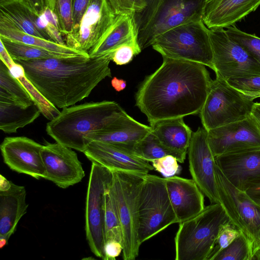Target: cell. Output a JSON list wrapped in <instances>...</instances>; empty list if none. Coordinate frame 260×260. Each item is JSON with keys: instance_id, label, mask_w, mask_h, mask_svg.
<instances>
[{"instance_id": "cell-10", "label": "cell", "mask_w": 260, "mask_h": 260, "mask_svg": "<svg viewBox=\"0 0 260 260\" xmlns=\"http://www.w3.org/2000/svg\"><path fill=\"white\" fill-rule=\"evenodd\" d=\"M112 180V172L92 162L85 204L86 238L91 252L105 260L104 213L105 193Z\"/></svg>"}, {"instance_id": "cell-44", "label": "cell", "mask_w": 260, "mask_h": 260, "mask_svg": "<svg viewBox=\"0 0 260 260\" xmlns=\"http://www.w3.org/2000/svg\"><path fill=\"white\" fill-rule=\"evenodd\" d=\"M90 1L91 0H72L74 19L73 32L78 28L81 20L87 9Z\"/></svg>"}, {"instance_id": "cell-31", "label": "cell", "mask_w": 260, "mask_h": 260, "mask_svg": "<svg viewBox=\"0 0 260 260\" xmlns=\"http://www.w3.org/2000/svg\"><path fill=\"white\" fill-rule=\"evenodd\" d=\"M8 68L11 74L23 85L46 118L51 120L59 114L60 111L57 107L48 102L27 78L21 64L14 61Z\"/></svg>"}, {"instance_id": "cell-33", "label": "cell", "mask_w": 260, "mask_h": 260, "mask_svg": "<svg viewBox=\"0 0 260 260\" xmlns=\"http://www.w3.org/2000/svg\"><path fill=\"white\" fill-rule=\"evenodd\" d=\"M132 151L149 162L167 155H172L171 152L160 143L151 131L134 146Z\"/></svg>"}, {"instance_id": "cell-45", "label": "cell", "mask_w": 260, "mask_h": 260, "mask_svg": "<svg viewBox=\"0 0 260 260\" xmlns=\"http://www.w3.org/2000/svg\"><path fill=\"white\" fill-rule=\"evenodd\" d=\"M122 244L115 240L106 241L104 245L105 260H115L122 252Z\"/></svg>"}, {"instance_id": "cell-48", "label": "cell", "mask_w": 260, "mask_h": 260, "mask_svg": "<svg viewBox=\"0 0 260 260\" xmlns=\"http://www.w3.org/2000/svg\"><path fill=\"white\" fill-rule=\"evenodd\" d=\"M0 59L6 66L9 68V66L14 62V60L12 59L5 47L3 45V43L0 41Z\"/></svg>"}, {"instance_id": "cell-1", "label": "cell", "mask_w": 260, "mask_h": 260, "mask_svg": "<svg viewBox=\"0 0 260 260\" xmlns=\"http://www.w3.org/2000/svg\"><path fill=\"white\" fill-rule=\"evenodd\" d=\"M162 58L161 65L145 78L136 94V106L150 124L199 114L212 81L202 63Z\"/></svg>"}, {"instance_id": "cell-27", "label": "cell", "mask_w": 260, "mask_h": 260, "mask_svg": "<svg viewBox=\"0 0 260 260\" xmlns=\"http://www.w3.org/2000/svg\"><path fill=\"white\" fill-rule=\"evenodd\" d=\"M41 113L35 103L25 106L0 96V129L6 133H16L33 122Z\"/></svg>"}, {"instance_id": "cell-8", "label": "cell", "mask_w": 260, "mask_h": 260, "mask_svg": "<svg viewBox=\"0 0 260 260\" xmlns=\"http://www.w3.org/2000/svg\"><path fill=\"white\" fill-rule=\"evenodd\" d=\"M253 104L226 80L216 76L199 113L203 127L208 131L245 119L251 115Z\"/></svg>"}, {"instance_id": "cell-2", "label": "cell", "mask_w": 260, "mask_h": 260, "mask_svg": "<svg viewBox=\"0 0 260 260\" xmlns=\"http://www.w3.org/2000/svg\"><path fill=\"white\" fill-rule=\"evenodd\" d=\"M112 57V54L79 55L14 61L23 67L27 78L48 102L63 109L88 97L100 82L111 77Z\"/></svg>"}, {"instance_id": "cell-39", "label": "cell", "mask_w": 260, "mask_h": 260, "mask_svg": "<svg viewBox=\"0 0 260 260\" xmlns=\"http://www.w3.org/2000/svg\"><path fill=\"white\" fill-rule=\"evenodd\" d=\"M42 27L50 40L61 45H66L60 30L57 17L49 6H46L40 14Z\"/></svg>"}, {"instance_id": "cell-23", "label": "cell", "mask_w": 260, "mask_h": 260, "mask_svg": "<svg viewBox=\"0 0 260 260\" xmlns=\"http://www.w3.org/2000/svg\"><path fill=\"white\" fill-rule=\"evenodd\" d=\"M151 132L179 162L186 158L192 131L183 117L162 119L150 124Z\"/></svg>"}, {"instance_id": "cell-25", "label": "cell", "mask_w": 260, "mask_h": 260, "mask_svg": "<svg viewBox=\"0 0 260 260\" xmlns=\"http://www.w3.org/2000/svg\"><path fill=\"white\" fill-rule=\"evenodd\" d=\"M0 15L23 32L50 40L41 28L40 14L23 0H1Z\"/></svg>"}, {"instance_id": "cell-43", "label": "cell", "mask_w": 260, "mask_h": 260, "mask_svg": "<svg viewBox=\"0 0 260 260\" xmlns=\"http://www.w3.org/2000/svg\"><path fill=\"white\" fill-rule=\"evenodd\" d=\"M117 15L123 13H139L146 7L143 0H108Z\"/></svg>"}, {"instance_id": "cell-22", "label": "cell", "mask_w": 260, "mask_h": 260, "mask_svg": "<svg viewBox=\"0 0 260 260\" xmlns=\"http://www.w3.org/2000/svg\"><path fill=\"white\" fill-rule=\"evenodd\" d=\"M216 164L237 187L245 190L260 183V151L215 157Z\"/></svg>"}, {"instance_id": "cell-20", "label": "cell", "mask_w": 260, "mask_h": 260, "mask_svg": "<svg viewBox=\"0 0 260 260\" xmlns=\"http://www.w3.org/2000/svg\"><path fill=\"white\" fill-rule=\"evenodd\" d=\"M151 131L150 126L142 124L126 112L102 128L89 133L85 138L88 143L99 141L116 144L131 150Z\"/></svg>"}, {"instance_id": "cell-52", "label": "cell", "mask_w": 260, "mask_h": 260, "mask_svg": "<svg viewBox=\"0 0 260 260\" xmlns=\"http://www.w3.org/2000/svg\"><path fill=\"white\" fill-rule=\"evenodd\" d=\"M251 260H260V247L253 252Z\"/></svg>"}, {"instance_id": "cell-35", "label": "cell", "mask_w": 260, "mask_h": 260, "mask_svg": "<svg viewBox=\"0 0 260 260\" xmlns=\"http://www.w3.org/2000/svg\"><path fill=\"white\" fill-rule=\"evenodd\" d=\"M225 30L228 36L241 46L260 64V38L231 26Z\"/></svg>"}, {"instance_id": "cell-37", "label": "cell", "mask_w": 260, "mask_h": 260, "mask_svg": "<svg viewBox=\"0 0 260 260\" xmlns=\"http://www.w3.org/2000/svg\"><path fill=\"white\" fill-rule=\"evenodd\" d=\"M226 81L251 101L260 98V75L231 78Z\"/></svg>"}, {"instance_id": "cell-11", "label": "cell", "mask_w": 260, "mask_h": 260, "mask_svg": "<svg viewBox=\"0 0 260 260\" xmlns=\"http://www.w3.org/2000/svg\"><path fill=\"white\" fill-rule=\"evenodd\" d=\"M213 71L225 80L231 78L260 75V64L223 28L209 29Z\"/></svg>"}, {"instance_id": "cell-13", "label": "cell", "mask_w": 260, "mask_h": 260, "mask_svg": "<svg viewBox=\"0 0 260 260\" xmlns=\"http://www.w3.org/2000/svg\"><path fill=\"white\" fill-rule=\"evenodd\" d=\"M215 157L260 151V131L251 116L207 131Z\"/></svg>"}, {"instance_id": "cell-51", "label": "cell", "mask_w": 260, "mask_h": 260, "mask_svg": "<svg viewBox=\"0 0 260 260\" xmlns=\"http://www.w3.org/2000/svg\"><path fill=\"white\" fill-rule=\"evenodd\" d=\"M11 185V181L7 180L2 174L0 175V191H4L9 189Z\"/></svg>"}, {"instance_id": "cell-14", "label": "cell", "mask_w": 260, "mask_h": 260, "mask_svg": "<svg viewBox=\"0 0 260 260\" xmlns=\"http://www.w3.org/2000/svg\"><path fill=\"white\" fill-rule=\"evenodd\" d=\"M206 0H164L150 26L138 39L142 49L161 34L178 26L202 19Z\"/></svg>"}, {"instance_id": "cell-3", "label": "cell", "mask_w": 260, "mask_h": 260, "mask_svg": "<svg viewBox=\"0 0 260 260\" xmlns=\"http://www.w3.org/2000/svg\"><path fill=\"white\" fill-rule=\"evenodd\" d=\"M125 111L114 101L88 102L64 108L46 125L56 142L83 152L87 135L116 119Z\"/></svg>"}, {"instance_id": "cell-49", "label": "cell", "mask_w": 260, "mask_h": 260, "mask_svg": "<svg viewBox=\"0 0 260 260\" xmlns=\"http://www.w3.org/2000/svg\"><path fill=\"white\" fill-rule=\"evenodd\" d=\"M251 116L254 120L260 131V103H254L251 112Z\"/></svg>"}, {"instance_id": "cell-41", "label": "cell", "mask_w": 260, "mask_h": 260, "mask_svg": "<svg viewBox=\"0 0 260 260\" xmlns=\"http://www.w3.org/2000/svg\"><path fill=\"white\" fill-rule=\"evenodd\" d=\"M141 51L138 36H136L116 49L112 53V60L117 65L126 64L129 63L134 57Z\"/></svg>"}, {"instance_id": "cell-24", "label": "cell", "mask_w": 260, "mask_h": 260, "mask_svg": "<svg viewBox=\"0 0 260 260\" xmlns=\"http://www.w3.org/2000/svg\"><path fill=\"white\" fill-rule=\"evenodd\" d=\"M26 197L25 187L12 182L9 189L0 191V239L8 242L16 231L19 221L27 212Z\"/></svg>"}, {"instance_id": "cell-16", "label": "cell", "mask_w": 260, "mask_h": 260, "mask_svg": "<svg viewBox=\"0 0 260 260\" xmlns=\"http://www.w3.org/2000/svg\"><path fill=\"white\" fill-rule=\"evenodd\" d=\"M41 156L45 179L61 188L79 183L85 172L77 153L72 148L57 142L43 145Z\"/></svg>"}, {"instance_id": "cell-5", "label": "cell", "mask_w": 260, "mask_h": 260, "mask_svg": "<svg viewBox=\"0 0 260 260\" xmlns=\"http://www.w3.org/2000/svg\"><path fill=\"white\" fill-rule=\"evenodd\" d=\"M145 175L112 172L110 188L121 227L124 260L135 259L141 245L138 236L139 199Z\"/></svg>"}, {"instance_id": "cell-46", "label": "cell", "mask_w": 260, "mask_h": 260, "mask_svg": "<svg viewBox=\"0 0 260 260\" xmlns=\"http://www.w3.org/2000/svg\"><path fill=\"white\" fill-rule=\"evenodd\" d=\"M245 191L253 201L260 205V183L250 184Z\"/></svg>"}, {"instance_id": "cell-9", "label": "cell", "mask_w": 260, "mask_h": 260, "mask_svg": "<svg viewBox=\"0 0 260 260\" xmlns=\"http://www.w3.org/2000/svg\"><path fill=\"white\" fill-rule=\"evenodd\" d=\"M215 170L220 203L231 222L250 242L253 251L260 229V205L245 190L235 186L216 162Z\"/></svg>"}, {"instance_id": "cell-30", "label": "cell", "mask_w": 260, "mask_h": 260, "mask_svg": "<svg viewBox=\"0 0 260 260\" xmlns=\"http://www.w3.org/2000/svg\"><path fill=\"white\" fill-rule=\"evenodd\" d=\"M0 96L25 106L33 104L32 98L20 82L10 73L9 68L1 60Z\"/></svg>"}, {"instance_id": "cell-19", "label": "cell", "mask_w": 260, "mask_h": 260, "mask_svg": "<svg viewBox=\"0 0 260 260\" xmlns=\"http://www.w3.org/2000/svg\"><path fill=\"white\" fill-rule=\"evenodd\" d=\"M165 179L178 223L194 216L205 208L204 194L192 179L176 175Z\"/></svg>"}, {"instance_id": "cell-36", "label": "cell", "mask_w": 260, "mask_h": 260, "mask_svg": "<svg viewBox=\"0 0 260 260\" xmlns=\"http://www.w3.org/2000/svg\"><path fill=\"white\" fill-rule=\"evenodd\" d=\"M49 6L56 14L62 36L73 31V7L72 0H51Z\"/></svg>"}, {"instance_id": "cell-6", "label": "cell", "mask_w": 260, "mask_h": 260, "mask_svg": "<svg viewBox=\"0 0 260 260\" xmlns=\"http://www.w3.org/2000/svg\"><path fill=\"white\" fill-rule=\"evenodd\" d=\"M151 46L162 57L199 62L213 70L209 29L202 19L166 31Z\"/></svg>"}, {"instance_id": "cell-50", "label": "cell", "mask_w": 260, "mask_h": 260, "mask_svg": "<svg viewBox=\"0 0 260 260\" xmlns=\"http://www.w3.org/2000/svg\"><path fill=\"white\" fill-rule=\"evenodd\" d=\"M111 85L116 91L119 92L125 88L126 82L123 79L114 77L111 80Z\"/></svg>"}, {"instance_id": "cell-32", "label": "cell", "mask_w": 260, "mask_h": 260, "mask_svg": "<svg viewBox=\"0 0 260 260\" xmlns=\"http://www.w3.org/2000/svg\"><path fill=\"white\" fill-rule=\"evenodd\" d=\"M110 185V184L105 192L104 199V224L105 242L108 240H115L122 245L121 224Z\"/></svg>"}, {"instance_id": "cell-7", "label": "cell", "mask_w": 260, "mask_h": 260, "mask_svg": "<svg viewBox=\"0 0 260 260\" xmlns=\"http://www.w3.org/2000/svg\"><path fill=\"white\" fill-rule=\"evenodd\" d=\"M139 240L141 244L178 223L167 191L165 179L147 174L139 199Z\"/></svg>"}, {"instance_id": "cell-15", "label": "cell", "mask_w": 260, "mask_h": 260, "mask_svg": "<svg viewBox=\"0 0 260 260\" xmlns=\"http://www.w3.org/2000/svg\"><path fill=\"white\" fill-rule=\"evenodd\" d=\"M189 169L192 177L203 193L212 203H220L215 177V157L204 127L193 132L188 148Z\"/></svg>"}, {"instance_id": "cell-53", "label": "cell", "mask_w": 260, "mask_h": 260, "mask_svg": "<svg viewBox=\"0 0 260 260\" xmlns=\"http://www.w3.org/2000/svg\"><path fill=\"white\" fill-rule=\"evenodd\" d=\"M259 247H260V229H259V231L258 232V233H257L256 240V243H255V246H254V249H253V252L256 249H257L258 248H259Z\"/></svg>"}, {"instance_id": "cell-26", "label": "cell", "mask_w": 260, "mask_h": 260, "mask_svg": "<svg viewBox=\"0 0 260 260\" xmlns=\"http://www.w3.org/2000/svg\"><path fill=\"white\" fill-rule=\"evenodd\" d=\"M138 36L135 13L117 15L111 29L104 40L89 52L90 57L112 54L121 45Z\"/></svg>"}, {"instance_id": "cell-38", "label": "cell", "mask_w": 260, "mask_h": 260, "mask_svg": "<svg viewBox=\"0 0 260 260\" xmlns=\"http://www.w3.org/2000/svg\"><path fill=\"white\" fill-rule=\"evenodd\" d=\"M241 233V232L231 221L223 224L218 231L208 260H214L215 256L227 247Z\"/></svg>"}, {"instance_id": "cell-4", "label": "cell", "mask_w": 260, "mask_h": 260, "mask_svg": "<svg viewBox=\"0 0 260 260\" xmlns=\"http://www.w3.org/2000/svg\"><path fill=\"white\" fill-rule=\"evenodd\" d=\"M230 221L220 203H212L179 223L175 237L176 260H208L221 226Z\"/></svg>"}, {"instance_id": "cell-34", "label": "cell", "mask_w": 260, "mask_h": 260, "mask_svg": "<svg viewBox=\"0 0 260 260\" xmlns=\"http://www.w3.org/2000/svg\"><path fill=\"white\" fill-rule=\"evenodd\" d=\"M252 246L241 233L227 247L221 251L214 260H251Z\"/></svg>"}, {"instance_id": "cell-54", "label": "cell", "mask_w": 260, "mask_h": 260, "mask_svg": "<svg viewBox=\"0 0 260 260\" xmlns=\"http://www.w3.org/2000/svg\"><path fill=\"white\" fill-rule=\"evenodd\" d=\"M1 1V0H0Z\"/></svg>"}, {"instance_id": "cell-47", "label": "cell", "mask_w": 260, "mask_h": 260, "mask_svg": "<svg viewBox=\"0 0 260 260\" xmlns=\"http://www.w3.org/2000/svg\"><path fill=\"white\" fill-rule=\"evenodd\" d=\"M33 9H34L39 14H41L47 6L48 0H23Z\"/></svg>"}, {"instance_id": "cell-17", "label": "cell", "mask_w": 260, "mask_h": 260, "mask_svg": "<svg viewBox=\"0 0 260 260\" xmlns=\"http://www.w3.org/2000/svg\"><path fill=\"white\" fill-rule=\"evenodd\" d=\"M43 147L27 137H10L4 139L0 148L4 162L10 169L39 179L45 173Z\"/></svg>"}, {"instance_id": "cell-42", "label": "cell", "mask_w": 260, "mask_h": 260, "mask_svg": "<svg viewBox=\"0 0 260 260\" xmlns=\"http://www.w3.org/2000/svg\"><path fill=\"white\" fill-rule=\"evenodd\" d=\"M176 158L172 155H167L156 159L151 162L154 169L165 178L175 176L181 171V168Z\"/></svg>"}, {"instance_id": "cell-12", "label": "cell", "mask_w": 260, "mask_h": 260, "mask_svg": "<svg viewBox=\"0 0 260 260\" xmlns=\"http://www.w3.org/2000/svg\"><path fill=\"white\" fill-rule=\"evenodd\" d=\"M117 15L108 0H91L78 28L65 36L66 45L88 54L106 37Z\"/></svg>"}, {"instance_id": "cell-29", "label": "cell", "mask_w": 260, "mask_h": 260, "mask_svg": "<svg viewBox=\"0 0 260 260\" xmlns=\"http://www.w3.org/2000/svg\"><path fill=\"white\" fill-rule=\"evenodd\" d=\"M0 41L3 43L14 60H26L75 56L52 52L12 40L2 36H0Z\"/></svg>"}, {"instance_id": "cell-18", "label": "cell", "mask_w": 260, "mask_h": 260, "mask_svg": "<svg viewBox=\"0 0 260 260\" xmlns=\"http://www.w3.org/2000/svg\"><path fill=\"white\" fill-rule=\"evenodd\" d=\"M91 162L112 171L147 174L154 170L149 161L131 150L119 145L99 141H90L83 152Z\"/></svg>"}, {"instance_id": "cell-40", "label": "cell", "mask_w": 260, "mask_h": 260, "mask_svg": "<svg viewBox=\"0 0 260 260\" xmlns=\"http://www.w3.org/2000/svg\"><path fill=\"white\" fill-rule=\"evenodd\" d=\"M146 7L141 13L135 14L138 30V40L141 38L150 26L164 0H143Z\"/></svg>"}, {"instance_id": "cell-21", "label": "cell", "mask_w": 260, "mask_h": 260, "mask_svg": "<svg viewBox=\"0 0 260 260\" xmlns=\"http://www.w3.org/2000/svg\"><path fill=\"white\" fill-rule=\"evenodd\" d=\"M260 6V0H206L202 20L210 29L228 28Z\"/></svg>"}, {"instance_id": "cell-28", "label": "cell", "mask_w": 260, "mask_h": 260, "mask_svg": "<svg viewBox=\"0 0 260 260\" xmlns=\"http://www.w3.org/2000/svg\"><path fill=\"white\" fill-rule=\"evenodd\" d=\"M0 36L54 52L71 55H83L89 56L88 53L76 50L66 45H61L51 40L26 34L20 30L10 20L1 15H0Z\"/></svg>"}]
</instances>
